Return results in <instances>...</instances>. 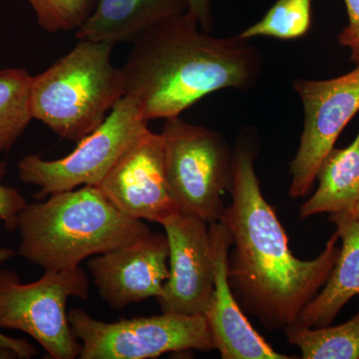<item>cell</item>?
Listing matches in <instances>:
<instances>
[{
    "label": "cell",
    "instance_id": "obj_10",
    "mask_svg": "<svg viewBox=\"0 0 359 359\" xmlns=\"http://www.w3.org/2000/svg\"><path fill=\"white\" fill-rule=\"evenodd\" d=\"M169 243V278L156 297L162 313L205 316L214 292L209 224L178 212L162 224Z\"/></svg>",
    "mask_w": 359,
    "mask_h": 359
},
{
    "label": "cell",
    "instance_id": "obj_8",
    "mask_svg": "<svg viewBox=\"0 0 359 359\" xmlns=\"http://www.w3.org/2000/svg\"><path fill=\"white\" fill-rule=\"evenodd\" d=\"M149 130L134 101L124 96L105 121L87 135L69 155L44 160L27 155L18 163L21 182L39 187L35 198L75 190L83 186L99 187L116 163Z\"/></svg>",
    "mask_w": 359,
    "mask_h": 359
},
{
    "label": "cell",
    "instance_id": "obj_25",
    "mask_svg": "<svg viewBox=\"0 0 359 359\" xmlns=\"http://www.w3.org/2000/svg\"><path fill=\"white\" fill-rule=\"evenodd\" d=\"M337 214L344 215V216L348 217V218L354 219V221L359 222V195L358 199L354 202L353 207L348 211L346 212H337Z\"/></svg>",
    "mask_w": 359,
    "mask_h": 359
},
{
    "label": "cell",
    "instance_id": "obj_19",
    "mask_svg": "<svg viewBox=\"0 0 359 359\" xmlns=\"http://www.w3.org/2000/svg\"><path fill=\"white\" fill-rule=\"evenodd\" d=\"M311 0H278L259 22L238 35L249 40L259 36L299 39L311 28Z\"/></svg>",
    "mask_w": 359,
    "mask_h": 359
},
{
    "label": "cell",
    "instance_id": "obj_17",
    "mask_svg": "<svg viewBox=\"0 0 359 359\" xmlns=\"http://www.w3.org/2000/svg\"><path fill=\"white\" fill-rule=\"evenodd\" d=\"M290 344L299 347L304 359H359V311L351 320L335 327H285Z\"/></svg>",
    "mask_w": 359,
    "mask_h": 359
},
{
    "label": "cell",
    "instance_id": "obj_11",
    "mask_svg": "<svg viewBox=\"0 0 359 359\" xmlns=\"http://www.w3.org/2000/svg\"><path fill=\"white\" fill-rule=\"evenodd\" d=\"M127 216L162 224L180 208L165 172L164 141L150 129L116 163L98 187Z\"/></svg>",
    "mask_w": 359,
    "mask_h": 359
},
{
    "label": "cell",
    "instance_id": "obj_24",
    "mask_svg": "<svg viewBox=\"0 0 359 359\" xmlns=\"http://www.w3.org/2000/svg\"><path fill=\"white\" fill-rule=\"evenodd\" d=\"M0 346L13 349L20 355V359H29L34 358L37 351L32 344L25 339H13L0 332Z\"/></svg>",
    "mask_w": 359,
    "mask_h": 359
},
{
    "label": "cell",
    "instance_id": "obj_18",
    "mask_svg": "<svg viewBox=\"0 0 359 359\" xmlns=\"http://www.w3.org/2000/svg\"><path fill=\"white\" fill-rule=\"evenodd\" d=\"M32 81L22 68L0 70V155L13 148L33 120Z\"/></svg>",
    "mask_w": 359,
    "mask_h": 359
},
{
    "label": "cell",
    "instance_id": "obj_12",
    "mask_svg": "<svg viewBox=\"0 0 359 359\" xmlns=\"http://www.w3.org/2000/svg\"><path fill=\"white\" fill-rule=\"evenodd\" d=\"M169 255L167 236L150 231L90 257L87 266L103 301L123 309L159 297L169 278Z\"/></svg>",
    "mask_w": 359,
    "mask_h": 359
},
{
    "label": "cell",
    "instance_id": "obj_26",
    "mask_svg": "<svg viewBox=\"0 0 359 359\" xmlns=\"http://www.w3.org/2000/svg\"><path fill=\"white\" fill-rule=\"evenodd\" d=\"M0 359H20V355L7 347L0 346Z\"/></svg>",
    "mask_w": 359,
    "mask_h": 359
},
{
    "label": "cell",
    "instance_id": "obj_9",
    "mask_svg": "<svg viewBox=\"0 0 359 359\" xmlns=\"http://www.w3.org/2000/svg\"><path fill=\"white\" fill-rule=\"evenodd\" d=\"M294 87L304 107V125L299 151L290 164L289 194L299 199L309 192L321 162L359 112V63L341 76L297 79Z\"/></svg>",
    "mask_w": 359,
    "mask_h": 359
},
{
    "label": "cell",
    "instance_id": "obj_7",
    "mask_svg": "<svg viewBox=\"0 0 359 359\" xmlns=\"http://www.w3.org/2000/svg\"><path fill=\"white\" fill-rule=\"evenodd\" d=\"M68 320L81 341L80 359H148L191 349H216L205 316L163 313L106 323L73 309Z\"/></svg>",
    "mask_w": 359,
    "mask_h": 359
},
{
    "label": "cell",
    "instance_id": "obj_21",
    "mask_svg": "<svg viewBox=\"0 0 359 359\" xmlns=\"http://www.w3.org/2000/svg\"><path fill=\"white\" fill-rule=\"evenodd\" d=\"M6 172V164L0 163V221H2L6 230L18 231L21 212L28 202L16 189L2 184ZM15 256L16 252L13 249H0V264Z\"/></svg>",
    "mask_w": 359,
    "mask_h": 359
},
{
    "label": "cell",
    "instance_id": "obj_16",
    "mask_svg": "<svg viewBox=\"0 0 359 359\" xmlns=\"http://www.w3.org/2000/svg\"><path fill=\"white\" fill-rule=\"evenodd\" d=\"M318 187L301 208L302 218L346 212L359 195V130L346 148H332L318 168Z\"/></svg>",
    "mask_w": 359,
    "mask_h": 359
},
{
    "label": "cell",
    "instance_id": "obj_22",
    "mask_svg": "<svg viewBox=\"0 0 359 359\" xmlns=\"http://www.w3.org/2000/svg\"><path fill=\"white\" fill-rule=\"evenodd\" d=\"M348 23L339 35V42L351 51V62L359 63V0H344Z\"/></svg>",
    "mask_w": 359,
    "mask_h": 359
},
{
    "label": "cell",
    "instance_id": "obj_1",
    "mask_svg": "<svg viewBox=\"0 0 359 359\" xmlns=\"http://www.w3.org/2000/svg\"><path fill=\"white\" fill-rule=\"evenodd\" d=\"M254 159L252 149L238 144L233 154L231 203L219 221L233 238L229 280L233 294L262 325L275 330L294 325L327 282L339 257V236L335 231L316 259L295 257L261 192Z\"/></svg>",
    "mask_w": 359,
    "mask_h": 359
},
{
    "label": "cell",
    "instance_id": "obj_15",
    "mask_svg": "<svg viewBox=\"0 0 359 359\" xmlns=\"http://www.w3.org/2000/svg\"><path fill=\"white\" fill-rule=\"evenodd\" d=\"M341 240L339 257L321 292L302 309L297 323L304 327L332 325L342 308L359 294V222L330 214Z\"/></svg>",
    "mask_w": 359,
    "mask_h": 359
},
{
    "label": "cell",
    "instance_id": "obj_3",
    "mask_svg": "<svg viewBox=\"0 0 359 359\" xmlns=\"http://www.w3.org/2000/svg\"><path fill=\"white\" fill-rule=\"evenodd\" d=\"M18 254L44 271L79 268L85 259L149 233L120 211L98 187L52 194L28 203L18 219Z\"/></svg>",
    "mask_w": 359,
    "mask_h": 359
},
{
    "label": "cell",
    "instance_id": "obj_5",
    "mask_svg": "<svg viewBox=\"0 0 359 359\" xmlns=\"http://www.w3.org/2000/svg\"><path fill=\"white\" fill-rule=\"evenodd\" d=\"M165 172L180 211L205 223L219 221L231 191L233 154L217 132L169 118L162 133Z\"/></svg>",
    "mask_w": 359,
    "mask_h": 359
},
{
    "label": "cell",
    "instance_id": "obj_14",
    "mask_svg": "<svg viewBox=\"0 0 359 359\" xmlns=\"http://www.w3.org/2000/svg\"><path fill=\"white\" fill-rule=\"evenodd\" d=\"M187 13V0H97L76 29L78 40L131 42L161 21Z\"/></svg>",
    "mask_w": 359,
    "mask_h": 359
},
{
    "label": "cell",
    "instance_id": "obj_13",
    "mask_svg": "<svg viewBox=\"0 0 359 359\" xmlns=\"http://www.w3.org/2000/svg\"><path fill=\"white\" fill-rule=\"evenodd\" d=\"M215 287L205 316L223 359H287L276 353L243 313L229 280L230 231L221 221L209 224Z\"/></svg>",
    "mask_w": 359,
    "mask_h": 359
},
{
    "label": "cell",
    "instance_id": "obj_4",
    "mask_svg": "<svg viewBox=\"0 0 359 359\" xmlns=\"http://www.w3.org/2000/svg\"><path fill=\"white\" fill-rule=\"evenodd\" d=\"M113 46L78 40L72 50L32 76L33 119L76 143L98 128L125 96L122 69L111 58Z\"/></svg>",
    "mask_w": 359,
    "mask_h": 359
},
{
    "label": "cell",
    "instance_id": "obj_20",
    "mask_svg": "<svg viewBox=\"0 0 359 359\" xmlns=\"http://www.w3.org/2000/svg\"><path fill=\"white\" fill-rule=\"evenodd\" d=\"M40 27L50 33L77 29L95 6V0H27Z\"/></svg>",
    "mask_w": 359,
    "mask_h": 359
},
{
    "label": "cell",
    "instance_id": "obj_6",
    "mask_svg": "<svg viewBox=\"0 0 359 359\" xmlns=\"http://www.w3.org/2000/svg\"><path fill=\"white\" fill-rule=\"evenodd\" d=\"M89 280L81 268L45 271L36 282H21L18 273L0 271V330H20L43 347L49 358H79L81 344L70 327L69 297L86 301Z\"/></svg>",
    "mask_w": 359,
    "mask_h": 359
},
{
    "label": "cell",
    "instance_id": "obj_2",
    "mask_svg": "<svg viewBox=\"0 0 359 359\" xmlns=\"http://www.w3.org/2000/svg\"><path fill=\"white\" fill-rule=\"evenodd\" d=\"M121 69L125 96L149 122L179 117L221 89H252L263 60L249 39L212 36L184 13L142 33Z\"/></svg>",
    "mask_w": 359,
    "mask_h": 359
},
{
    "label": "cell",
    "instance_id": "obj_23",
    "mask_svg": "<svg viewBox=\"0 0 359 359\" xmlns=\"http://www.w3.org/2000/svg\"><path fill=\"white\" fill-rule=\"evenodd\" d=\"M211 4L212 0H187V13L192 16L200 27L207 32L212 29Z\"/></svg>",
    "mask_w": 359,
    "mask_h": 359
}]
</instances>
